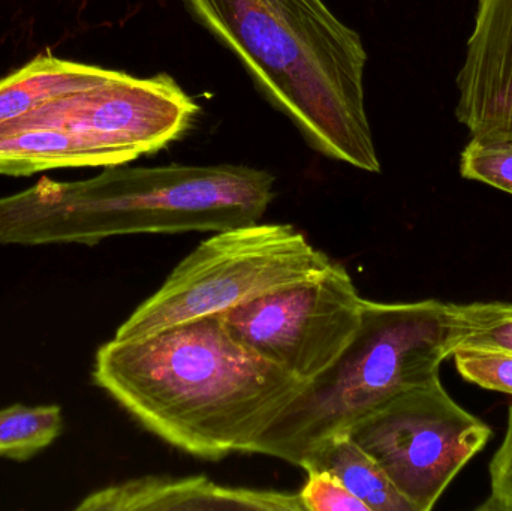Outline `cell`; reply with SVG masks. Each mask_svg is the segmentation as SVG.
Listing matches in <instances>:
<instances>
[{
  "mask_svg": "<svg viewBox=\"0 0 512 511\" xmlns=\"http://www.w3.org/2000/svg\"><path fill=\"white\" fill-rule=\"evenodd\" d=\"M490 495L477 510L512 511V405L508 408L504 441L489 465Z\"/></svg>",
  "mask_w": 512,
  "mask_h": 511,
  "instance_id": "17",
  "label": "cell"
},
{
  "mask_svg": "<svg viewBox=\"0 0 512 511\" xmlns=\"http://www.w3.org/2000/svg\"><path fill=\"white\" fill-rule=\"evenodd\" d=\"M363 297L345 267L280 288L222 314L231 335L304 383L327 371L360 327Z\"/></svg>",
  "mask_w": 512,
  "mask_h": 511,
  "instance_id": "7",
  "label": "cell"
},
{
  "mask_svg": "<svg viewBox=\"0 0 512 511\" xmlns=\"http://www.w3.org/2000/svg\"><path fill=\"white\" fill-rule=\"evenodd\" d=\"M304 511H369L363 501L325 471L307 473V482L298 492Z\"/></svg>",
  "mask_w": 512,
  "mask_h": 511,
  "instance_id": "16",
  "label": "cell"
},
{
  "mask_svg": "<svg viewBox=\"0 0 512 511\" xmlns=\"http://www.w3.org/2000/svg\"><path fill=\"white\" fill-rule=\"evenodd\" d=\"M456 83V117L471 137L512 140V0H478Z\"/></svg>",
  "mask_w": 512,
  "mask_h": 511,
  "instance_id": "8",
  "label": "cell"
},
{
  "mask_svg": "<svg viewBox=\"0 0 512 511\" xmlns=\"http://www.w3.org/2000/svg\"><path fill=\"white\" fill-rule=\"evenodd\" d=\"M460 174L512 195V140L472 137L460 155Z\"/></svg>",
  "mask_w": 512,
  "mask_h": 511,
  "instance_id": "14",
  "label": "cell"
},
{
  "mask_svg": "<svg viewBox=\"0 0 512 511\" xmlns=\"http://www.w3.org/2000/svg\"><path fill=\"white\" fill-rule=\"evenodd\" d=\"M316 152L381 173L366 110L367 51L324 0H182Z\"/></svg>",
  "mask_w": 512,
  "mask_h": 511,
  "instance_id": "2",
  "label": "cell"
},
{
  "mask_svg": "<svg viewBox=\"0 0 512 511\" xmlns=\"http://www.w3.org/2000/svg\"><path fill=\"white\" fill-rule=\"evenodd\" d=\"M462 341L457 348L512 353V303L475 302L457 305Z\"/></svg>",
  "mask_w": 512,
  "mask_h": 511,
  "instance_id": "13",
  "label": "cell"
},
{
  "mask_svg": "<svg viewBox=\"0 0 512 511\" xmlns=\"http://www.w3.org/2000/svg\"><path fill=\"white\" fill-rule=\"evenodd\" d=\"M105 68L41 54L0 80V125L96 80Z\"/></svg>",
  "mask_w": 512,
  "mask_h": 511,
  "instance_id": "11",
  "label": "cell"
},
{
  "mask_svg": "<svg viewBox=\"0 0 512 511\" xmlns=\"http://www.w3.org/2000/svg\"><path fill=\"white\" fill-rule=\"evenodd\" d=\"M273 174L246 165L105 167L81 182L42 179L0 198V245L81 243L132 234L219 231L256 224Z\"/></svg>",
  "mask_w": 512,
  "mask_h": 511,
  "instance_id": "3",
  "label": "cell"
},
{
  "mask_svg": "<svg viewBox=\"0 0 512 511\" xmlns=\"http://www.w3.org/2000/svg\"><path fill=\"white\" fill-rule=\"evenodd\" d=\"M345 432L414 511L432 510L493 435L448 395L441 377L393 396Z\"/></svg>",
  "mask_w": 512,
  "mask_h": 511,
  "instance_id": "6",
  "label": "cell"
},
{
  "mask_svg": "<svg viewBox=\"0 0 512 511\" xmlns=\"http://www.w3.org/2000/svg\"><path fill=\"white\" fill-rule=\"evenodd\" d=\"M59 405H11L0 410V458L24 462L50 447L62 434Z\"/></svg>",
  "mask_w": 512,
  "mask_h": 511,
  "instance_id": "12",
  "label": "cell"
},
{
  "mask_svg": "<svg viewBox=\"0 0 512 511\" xmlns=\"http://www.w3.org/2000/svg\"><path fill=\"white\" fill-rule=\"evenodd\" d=\"M462 341L457 305L423 300L364 299L360 327L339 359L256 441L251 455L300 465L319 441L345 432L361 417L406 390L435 380Z\"/></svg>",
  "mask_w": 512,
  "mask_h": 511,
  "instance_id": "4",
  "label": "cell"
},
{
  "mask_svg": "<svg viewBox=\"0 0 512 511\" xmlns=\"http://www.w3.org/2000/svg\"><path fill=\"white\" fill-rule=\"evenodd\" d=\"M298 467L306 473H330L363 501L369 511H414L378 462L346 432L319 441L303 456Z\"/></svg>",
  "mask_w": 512,
  "mask_h": 511,
  "instance_id": "10",
  "label": "cell"
},
{
  "mask_svg": "<svg viewBox=\"0 0 512 511\" xmlns=\"http://www.w3.org/2000/svg\"><path fill=\"white\" fill-rule=\"evenodd\" d=\"M333 261L288 224H249L204 240L117 329V339L198 320L324 272Z\"/></svg>",
  "mask_w": 512,
  "mask_h": 511,
  "instance_id": "5",
  "label": "cell"
},
{
  "mask_svg": "<svg viewBox=\"0 0 512 511\" xmlns=\"http://www.w3.org/2000/svg\"><path fill=\"white\" fill-rule=\"evenodd\" d=\"M453 357L457 371L469 383L512 395V353L484 348H457Z\"/></svg>",
  "mask_w": 512,
  "mask_h": 511,
  "instance_id": "15",
  "label": "cell"
},
{
  "mask_svg": "<svg viewBox=\"0 0 512 511\" xmlns=\"http://www.w3.org/2000/svg\"><path fill=\"white\" fill-rule=\"evenodd\" d=\"M78 511L252 510L304 511L288 492L230 488L207 477L146 476L93 492Z\"/></svg>",
  "mask_w": 512,
  "mask_h": 511,
  "instance_id": "9",
  "label": "cell"
},
{
  "mask_svg": "<svg viewBox=\"0 0 512 511\" xmlns=\"http://www.w3.org/2000/svg\"><path fill=\"white\" fill-rule=\"evenodd\" d=\"M92 375L147 431L213 462L251 453L307 384L237 341L222 315L111 339Z\"/></svg>",
  "mask_w": 512,
  "mask_h": 511,
  "instance_id": "1",
  "label": "cell"
}]
</instances>
